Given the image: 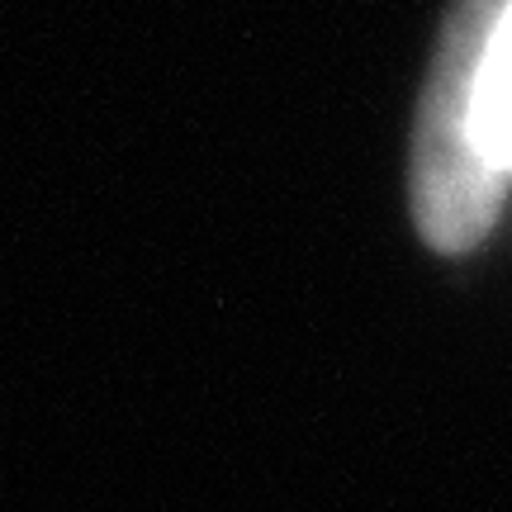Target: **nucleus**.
Segmentation results:
<instances>
[{
    "instance_id": "obj_2",
    "label": "nucleus",
    "mask_w": 512,
    "mask_h": 512,
    "mask_svg": "<svg viewBox=\"0 0 512 512\" xmlns=\"http://www.w3.org/2000/svg\"><path fill=\"white\" fill-rule=\"evenodd\" d=\"M484 143L498 171L512 176V0H503L484 53Z\"/></svg>"
},
{
    "instance_id": "obj_1",
    "label": "nucleus",
    "mask_w": 512,
    "mask_h": 512,
    "mask_svg": "<svg viewBox=\"0 0 512 512\" xmlns=\"http://www.w3.org/2000/svg\"><path fill=\"white\" fill-rule=\"evenodd\" d=\"M503 0H456L413 143V214L437 252L475 247L498 214L503 171L484 143V53Z\"/></svg>"
}]
</instances>
